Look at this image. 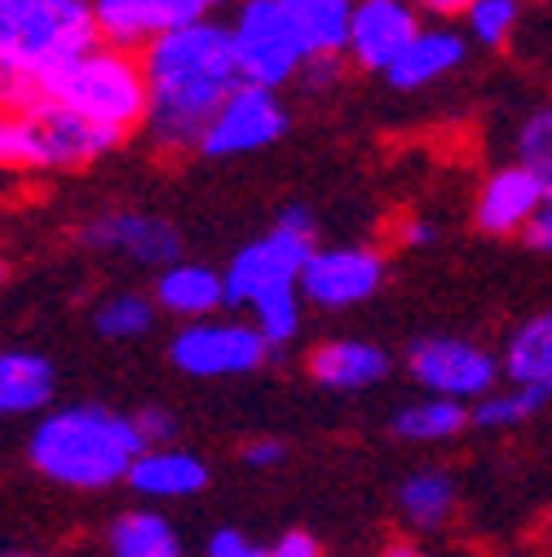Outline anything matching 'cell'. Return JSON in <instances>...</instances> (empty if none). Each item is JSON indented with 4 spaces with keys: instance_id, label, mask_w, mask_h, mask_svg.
<instances>
[{
    "instance_id": "9a60e30c",
    "label": "cell",
    "mask_w": 552,
    "mask_h": 557,
    "mask_svg": "<svg viewBox=\"0 0 552 557\" xmlns=\"http://www.w3.org/2000/svg\"><path fill=\"white\" fill-rule=\"evenodd\" d=\"M543 186L526 164H500L487 173V182L477 186L473 199V226L491 239H513L526 235L530 222L543 213Z\"/></svg>"
},
{
    "instance_id": "4dcf8cb0",
    "label": "cell",
    "mask_w": 552,
    "mask_h": 557,
    "mask_svg": "<svg viewBox=\"0 0 552 557\" xmlns=\"http://www.w3.org/2000/svg\"><path fill=\"white\" fill-rule=\"evenodd\" d=\"M0 169H23V111L0 102Z\"/></svg>"
},
{
    "instance_id": "1f68e13d",
    "label": "cell",
    "mask_w": 552,
    "mask_h": 557,
    "mask_svg": "<svg viewBox=\"0 0 552 557\" xmlns=\"http://www.w3.org/2000/svg\"><path fill=\"white\" fill-rule=\"evenodd\" d=\"M442 239V226L429 222V218H402L398 222V244L411 248V252H421V248H434Z\"/></svg>"
},
{
    "instance_id": "f1b7e54d",
    "label": "cell",
    "mask_w": 552,
    "mask_h": 557,
    "mask_svg": "<svg viewBox=\"0 0 552 557\" xmlns=\"http://www.w3.org/2000/svg\"><path fill=\"white\" fill-rule=\"evenodd\" d=\"M517 164H526L539 177L543 199L552 203V102L535 107L522 120V128H517Z\"/></svg>"
},
{
    "instance_id": "ffe728a7",
    "label": "cell",
    "mask_w": 552,
    "mask_h": 557,
    "mask_svg": "<svg viewBox=\"0 0 552 557\" xmlns=\"http://www.w3.org/2000/svg\"><path fill=\"white\" fill-rule=\"evenodd\" d=\"M58 368L40 350H0V421L49 411Z\"/></svg>"
},
{
    "instance_id": "5b68a950",
    "label": "cell",
    "mask_w": 552,
    "mask_h": 557,
    "mask_svg": "<svg viewBox=\"0 0 552 557\" xmlns=\"http://www.w3.org/2000/svg\"><path fill=\"white\" fill-rule=\"evenodd\" d=\"M318 248V231L305 208H284L279 222L265 235L248 239L222 270L226 278V310H256L265 301H279L301 293L305 261Z\"/></svg>"
},
{
    "instance_id": "83f0119b",
    "label": "cell",
    "mask_w": 552,
    "mask_h": 557,
    "mask_svg": "<svg viewBox=\"0 0 552 557\" xmlns=\"http://www.w3.org/2000/svg\"><path fill=\"white\" fill-rule=\"evenodd\" d=\"M460 23H464L468 45L504 49L522 27V0H473Z\"/></svg>"
},
{
    "instance_id": "f35d334b",
    "label": "cell",
    "mask_w": 552,
    "mask_h": 557,
    "mask_svg": "<svg viewBox=\"0 0 552 557\" xmlns=\"http://www.w3.org/2000/svg\"><path fill=\"white\" fill-rule=\"evenodd\" d=\"M380 557H425V553H421L416 544H406V540H393V544H389Z\"/></svg>"
},
{
    "instance_id": "52a82bcc",
    "label": "cell",
    "mask_w": 552,
    "mask_h": 557,
    "mask_svg": "<svg viewBox=\"0 0 552 557\" xmlns=\"http://www.w3.org/2000/svg\"><path fill=\"white\" fill-rule=\"evenodd\" d=\"M23 111V173H72L106 160L124 147V137L102 133L58 107L53 98H32Z\"/></svg>"
},
{
    "instance_id": "484cf974",
    "label": "cell",
    "mask_w": 552,
    "mask_h": 557,
    "mask_svg": "<svg viewBox=\"0 0 552 557\" xmlns=\"http://www.w3.org/2000/svg\"><path fill=\"white\" fill-rule=\"evenodd\" d=\"M155 297L147 293H111L98 310H93V332L106 341H137L155 327Z\"/></svg>"
},
{
    "instance_id": "4fadbf2b",
    "label": "cell",
    "mask_w": 552,
    "mask_h": 557,
    "mask_svg": "<svg viewBox=\"0 0 552 557\" xmlns=\"http://www.w3.org/2000/svg\"><path fill=\"white\" fill-rule=\"evenodd\" d=\"M226 5H239V0H93V14L106 45L142 53L164 32L213 23Z\"/></svg>"
},
{
    "instance_id": "6da1fadb",
    "label": "cell",
    "mask_w": 552,
    "mask_h": 557,
    "mask_svg": "<svg viewBox=\"0 0 552 557\" xmlns=\"http://www.w3.org/2000/svg\"><path fill=\"white\" fill-rule=\"evenodd\" d=\"M142 72L151 94L147 133L164 151L199 147L203 128L213 124L226 98L243 85L235 49H230V32L222 18L155 36L142 49Z\"/></svg>"
},
{
    "instance_id": "4316f807",
    "label": "cell",
    "mask_w": 552,
    "mask_h": 557,
    "mask_svg": "<svg viewBox=\"0 0 552 557\" xmlns=\"http://www.w3.org/2000/svg\"><path fill=\"white\" fill-rule=\"evenodd\" d=\"M548 403H552V389L513 385L509 394H487L481 403H473V425L477 430H513V425L530 421L535 411H543Z\"/></svg>"
},
{
    "instance_id": "7402d4cb",
    "label": "cell",
    "mask_w": 552,
    "mask_h": 557,
    "mask_svg": "<svg viewBox=\"0 0 552 557\" xmlns=\"http://www.w3.org/2000/svg\"><path fill=\"white\" fill-rule=\"evenodd\" d=\"M504 372L513 385L552 389V306L513 327L504 345Z\"/></svg>"
},
{
    "instance_id": "e575fe53",
    "label": "cell",
    "mask_w": 552,
    "mask_h": 557,
    "mask_svg": "<svg viewBox=\"0 0 552 557\" xmlns=\"http://www.w3.org/2000/svg\"><path fill=\"white\" fill-rule=\"evenodd\" d=\"M473 0H416V10L429 18V23H455L468 14Z\"/></svg>"
},
{
    "instance_id": "5bb4252c",
    "label": "cell",
    "mask_w": 552,
    "mask_h": 557,
    "mask_svg": "<svg viewBox=\"0 0 552 557\" xmlns=\"http://www.w3.org/2000/svg\"><path fill=\"white\" fill-rule=\"evenodd\" d=\"M425 14L416 0H354V23H350V58L363 76H389L393 62L411 49L425 32Z\"/></svg>"
},
{
    "instance_id": "7c38bea8",
    "label": "cell",
    "mask_w": 552,
    "mask_h": 557,
    "mask_svg": "<svg viewBox=\"0 0 552 557\" xmlns=\"http://www.w3.org/2000/svg\"><path fill=\"white\" fill-rule=\"evenodd\" d=\"M80 239L93 252L124 257L147 270H164V265L181 261V252H186L181 231L164 213H151V208H106V213H98L80 231Z\"/></svg>"
},
{
    "instance_id": "3957f363",
    "label": "cell",
    "mask_w": 552,
    "mask_h": 557,
    "mask_svg": "<svg viewBox=\"0 0 552 557\" xmlns=\"http://www.w3.org/2000/svg\"><path fill=\"white\" fill-rule=\"evenodd\" d=\"M93 45H102L93 0H27L0 27V102L27 107Z\"/></svg>"
},
{
    "instance_id": "f546056e",
    "label": "cell",
    "mask_w": 552,
    "mask_h": 557,
    "mask_svg": "<svg viewBox=\"0 0 552 557\" xmlns=\"http://www.w3.org/2000/svg\"><path fill=\"white\" fill-rule=\"evenodd\" d=\"M133 425H137V434L147 438V447H173V438H177V416L168 407L133 411Z\"/></svg>"
},
{
    "instance_id": "8d00e7d4",
    "label": "cell",
    "mask_w": 552,
    "mask_h": 557,
    "mask_svg": "<svg viewBox=\"0 0 552 557\" xmlns=\"http://www.w3.org/2000/svg\"><path fill=\"white\" fill-rule=\"evenodd\" d=\"M252 544L243 540V531H235V527H222V531H213V540H209V557H243Z\"/></svg>"
},
{
    "instance_id": "74e56055",
    "label": "cell",
    "mask_w": 552,
    "mask_h": 557,
    "mask_svg": "<svg viewBox=\"0 0 552 557\" xmlns=\"http://www.w3.org/2000/svg\"><path fill=\"white\" fill-rule=\"evenodd\" d=\"M535 252H543V257H552V203H543V213L530 222V231L522 235Z\"/></svg>"
},
{
    "instance_id": "60d3db41",
    "label": "cell",
    "mask_w": 552,
    "mask_h": 557,
    "mask_svg": "<svg viewBox=\"0 0 552 557\" xmlns=\"http://www.w3.org/2000/svg\"><path fill=\"white\" fill-rule=\"evenodd\" d=\"M243 557H269V548H248Z\"/></svg>"
},
{
    "instance_id": "ba28073f",
    "label": "cell",
    "mask_w": 552,
    "mask_h": 557,
    "mask_svg": "<svg viewBox=\"0 0 552 557\" xmlns=\"http://www.w3.org/2000/svg\"><path fill=\"white\" fill-rule=\"evenodd\" d=\"M274 345L256 332L252 319H203V323H181L177 336L168 341V359L177 372L217 381V376H243L256 372L269 359Z\"/></svg>"
},
{
    "instance_id": "ab89813d",
    "label": "cell",
    "mask_w": 552,
    "mask_h": 557,
    "mask_svg": "<svg viewBox=\"0 0 552 557\" xmlns=\"http://www.w3.org/2000/svg\"><path fill=\"white\" fill-rule=\"evenodd\" d=\"M23 5H27V0H0V27H5V23H10V18L23 10Z\"/></svg>"
},
{
    "instance_id": "8fae6325",
    "label": "cell",
    "mask_w": 552,
    "mask_h": 557,
    "mask_svg": "<svg viewBox=\"0 0 552 557\" xmlns=\"http://www.w3.org/2000/svg\"><path fill=\"white\" fill-rule=\"evenodd\" d=\"M288 133V107L274 89L261 85H239L226 107L213 115V124L199 137V156L209 160H239V156H256L269 151L279 137Z\"/></svg>"
},
{
    "instance_id": "44dd1931",
    "label": "cell",
    "mask_w": 552,
    "mask_h": 557,
    "mask_svg": "<svg viewBox=\"0 0 552 557\" xmlns=\"http://www.w3.org/2000/svg\"><path fill=\"white\" fill-rule=\"evenodd\" d=\"M279 5L297 23L310 58L344 62V49H350V23H354V0H279Z\"/></svg>"
},
{
    "instance_id": "d6a6232c",
    "label": "cell",
    "mask_w": 552,
    "mask_h": 557,
    "mask_svg": "<svg viewBox=\"0 0 552 557\" xmlns=\"http://www.w3.org/2000/svg\"><path fill=\"white\" fill-rule=\"evenodd\" d=\"M288 460V443L284 438H252L243 447V465L248 469H274V465H284Z\"/></svg>"
},
{
    "instance_id": "9c48e42d",
    "label": "cell",
    "mask_w": 552,
    "mask_h": 557,
    "mask_svg": "<svg viewBox=\"0 0 552 557\" xmlns=\"http://www.w3.org/2000/svg\"><path fill=\"white\" fill-rule=\"evenodd\" d=\"M406 372L434 398L481 403L487 394H495L500 359L464 336H425L406 350Z\"/></svg>"
},
{
    "instance_id": "30bf717a",
    "label": "cell",
    "mask_w": 552,
    "mask_h": 557,
    "mask_svg": "<svg viewBox=\"0 0 552 557\" xmlns=\"http://www.w3.org/2000/svg\"><path fill=\"white\" fill-rule=\"evenodd\" d=\"M389 261L376 244H318L301 274V297L318 310H354L385 288Z\"/></svg>"
},
{
    "instance_id": "277c9868",
    "label": "cell",
    "mask_w": 552,
    "mask_h": 557,
    "mask_svg": "<svg viewBox=\"0 0 552 557\" xmlns=\"http://www.w3.org/2000/svg\"><path fill=\"white\" fill-rule=\"evenodd\" d=\"M58 107L80 115L85 124L128 137L137 128H147L151 115V94H147V72H142V53L120 49V45H93L85 58H76L66 72L45 89Z\"/></svg>"
},
{
    "instance_id": "d590c367",
    "label": "cell",
    "mask_w": 552,
    "mask_h": 557,
    "mask_svg": "<svg viewBox=\"0 0 552 557\" xmlns=\"http://www.w3.org/2000/svg\"><path fill=\"white\" fill-rule=\"evenodd\" d=\"M336 81H340V62H331V58H310L305 76H301L297 85H305V89H331Z\"/></svg>"
},
{
    "instance_id": "cb8c5ba5",
    "label": "cell",
    "mask_w": 552,
    "mask_h": 557,
    "mask_svg": "<svg viewBox=\"0 0 552 557\" xmlns=\"http://www.w3.org/2000/svg\"><path fill=\"white\" fill-rule=\"evenodd\" d=\"M111 557H181L177 527L151 509H133L111 522Z\"/></svg>"
},
{
    "instance_id": "603a6c76",
    "label": "cell",
    "mask_w": 552,
    "mask_h": 557,
    "mask_svg": "<svg viewBox=\"0 0 552 557\" xmlns=\"http://www.w3.org/2000/svg\"><path fill=\"white\" fill-rule=\"evenodd\" d=\"M473 421V411L464 403L451 398H421L393 411V434L406 443H447L455 434H464Z\"/></svg>"
},
{
    "instance_id": "ac0fdd59",
    "label": "cell",
    "mask_w": 552,
    "mask_h": 557,
    "mask_svg": "<svg viewBox=\"0 0 552 557\" xmlns=\"http://www.w3.org/2000/svg\"><path fill=\"white\" fill-rule=\"evenodd\" d=\"M155 306L181 323H203L226 310V278L203 261H173L155 274Z\"/></svg>"
},
{
    "instance_id": "d4e9b609",
    "label": "cell",
    "mask_w": 552,
    "mask_h": 557,
    "mask_svg": "<svg viewBox=\"0 0 552 557\" xmlns=\"http://www.w3.org/2000/svg\"><path fill=\"white\" fill-rule=\"evenodd\" d=\"M398 505L416 527H442L455 509V482L442 469H421L402 482Z\"/></svg>"
},
{
    "instance_id": "8992f818",
    "label": "cell",
    "mask_w": 552,
    "mask_h": 557,
    "mask_svg": "<svg viewBox=\"0 0 552 557\" xmlns=\"http://www.w3.org/2000/svg\"><path fill=\"white\" fill-rule=\"evenodd\" d=\"M226 32H230V49H235L243 85H261L279 94L284 85L305 76L310 49L279 0H239L235 14L226 18Z\"/></svg>"
},
{
    "instance_id": "d6986e66",
    "label": "cell",
    "mask_w": 552,
    "mask_h": 557,
    "mask_svg": "<svg viewBox=\"0 0 552 557\" xmlns=\"http://www.w3.org/2000/svg\"><path fill=\"white\" fill-rule=\"evenodd\" d=\"M128 486L137 496H151V500L199 496L203 486H209V465L181 447H147L142 460H137L128 473Z\"/></svg>"
},
{
    "instance_id": "b9f144b4",
    "label": "cell",
    "mask_w": 552,
    "mask_h": 557,
    "mask_svg": "<svg viewBox=\"0 0 552 557\" xmlns=\"http://www.w3.org/2000/svg\"><path fill=\"white\" fill-rule=\"evenodd\" d=\"M0 557H32V553H0Z\"/></svg>"
},
{
    "instance_id": "836d02e7",
    "label": "cell",
    "mask_w": 552,
    "mask_h": 557,
    "mask_svg": "<svg viewBox=\"0 0 552 557\" xmlns=\"http://www.w3.org/2000/svg\"><path fill=\"white\" fill-rule=\"evenodd\" d=\"M269 557H323V548L310 531H288V535H279V544L269 548Z\"/></svg>"
},
{
    "instance_id": "e0dca14e",
    "label": "cell",
    "mask_w": 552,
    "mask_h": 557,
    "mask_svg": "<svg viewBox=\"0 0 552 557\" xmlns=\"http://www.w3.org/2000/svg\"><path fill=\"white\" fill-rule=\"evenodd\" d=\"M305 372L314 385L336 389V394H359L372 389L389 376V355L376 341H359V336H340V341H323L310 350Z\"/></svg>"
},
{
    "instance_id": "7a4b0ae2",
    "label": "cell",
    "mask_w": 552,
    "mask_h": 557,
    "mask_svg": "<svg viewBox=\"0 0 552 557\" xmlns=\"http://www.w3.org/2000/svg\"><path fill=\"white\" fill-rule=\"evenodd\" d=\"M142 451L147 438L137 434L133 416H120L98 403L45 411L27 438V460L36 465V473L58 486H72V492H102L120 478L128 482Z\"/></svg>"
},
{
    "instance_id": "2e32d148",
    "label": "cell",
    "mask_w": 552,
    "mask_h": 557,
    "mask_svg": "<svg viewBox=\"0 0 552 557\" xmlns=\"http://www.w3.org/2000/svg\"><path fill=\"white\" fill-rule=\"evenodd\" d=\"M468 58V36L451 23H425V32L411 40V49L393 62V72L385 76L402 94H421L442 81H451Z\"/></svg>"
}]
</instances>
